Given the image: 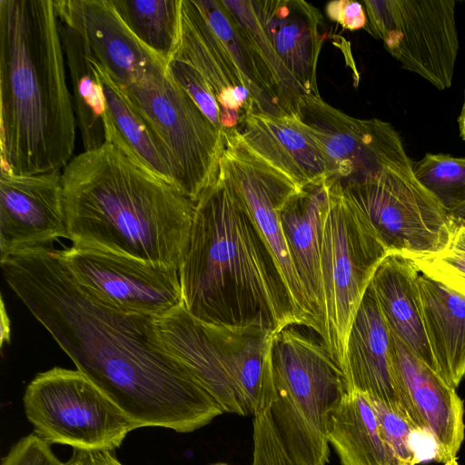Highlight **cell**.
Masks as SVG:
<instances>
[{
  "mask_svg": "<svg viewBox=\"0 0 465 465\" xmlns=\"http://www.w3.org/2000/svg\"><path fill=\"white\" fill-rule=\"evenodd\" d=\"M453 0H365V30L401 66L439 90L451 86L459 51Z\"/></svg>",
  "mask_w": 465,
  "mask_h": 465,
  "instance_id": "obj_11",
  "label": "cell"
},
{
  "mask_svg": "<svg viewBox=\"0 0 465 465\" xmlns=\"http://www.w3.org/2000/svg\"><path fill=\"white\" fill-rule=\"evenodd\" d=\"M1 465H64L53 452L51 444L35 432L15 442Z\"/></svg>",
  "mask_w": 465,
  "mask_h": 465,
  "instance_id": "obj_36",
  "label": "cell"
},
{
  "mask_svg": "<svg viewBox=\"0 0 465 465\" xmlns=\"http://www.w3.org/2000/svg\"><path fill=\"white\" fill-rule=\"evenodd\" d=\"M138 41L164 62L178 40L180 0H112Z\"/></svg>",
  "mask_w": 465,
  "mask_h": 465,
  "instance_id": "obj_30",
  "label": "cell"
},
{
  "mask_svg": "<svg viewBox=\"0 0 465 465\" xmlns=\"http://www.w3.org/2000/svg\"><path fill=\"white\" fill-rule=\"evenodd\" d=\"M0 312V344L1 347H3L5 342L9 343L10 341V320L5 310L3 298H1Z\"/></svg>",
  "mask_w": 465,
  "mask_h": 465,
  "instance_id": "obj_39",
  "label": "cell"
},
{
  "mask_svg": "<svg viewBox=\"0 0 465 465\" xmlns=\"http://www.w3.org/2000/svg\"><path fill=\"white\" fill-rule=\"evenodd\" d=\"M448 213L452 224L465 225V202Z\"/></svg>",
  "mask_w": 465,
  "mask_h": 465,
  "instance_id": "obj_40",
  "label": "cell"
},
{
  "mask_svg": "<svg viewBox=\"0 0 465 465\" xmlns=\"http://www.w3.org/2000/svg\"><path fill=\"white\" fill-rule=\"evenodd\" d=\"M173 80L189 94L213 124L223 132L221 108L203 74L187 61L172 55L166 64Z\"/></svg>",
  "mask_w": 465,
  "mask_h": 465,
  "instance_id": "obj_34",
  "label": "cell"
},
{
  "mask_svg": "<svg viewBox=\"0 0 465 465\" xmlns=\"http://www.w3.org/2000/svg\"><path fill=\"white\" fill-rule=\"evenodd\" d=\"M23 404L37 436L73 450L113 451L139 429L77 369L39 372L27 385Z\"/></svg>",
  "mask_w": 465,
  "mask_h": 465,
  "instance_id": "obj_9",
  "label": "cell"
},
{
  "mask_svg": "<svg viewBox=\"0 0 465 465\" xmlns=\"http://www.w3.org/2000/svg\"><path fill=\"white\" fill-rule=\"evenodd\" d=\"M418 287L436 371L457 389L465 377V298L424 274Z\"/></svg>",
  "mask_w": 465,
  "mask_h": 465,
  "instance_id": "obj_25",
  "label": "cell"
},
{
  "mask_svg": "<svg viewBox=\"0 0 465 465\" xmlns=\"http://www.w3.org/2000/svg\"><path fill=\"white\" fill-rule=\"evenodd\" d=\"M330 183L321 250V339L342 371L352 321L377 267L390 252L341 185Z\"/></svg>",
  "mask_w": 465,
  "mask_h": 465,
  "instance_id": "obj_8",
  "label": "cell"
},
{
  "mask_svg": "<svg viewBox=\"0 0 465 465\" xmlns=\"http://www.w3.org/2000/svg\"><path fill=\"white\" fill-rule=\"evenodd\" d=\"M327 438L341 465H406L383 436L366 394L342 395L330 415Z\"/></svg>",
  "mask_w": 465,
  "mask_h": 465,
  "instance_id": "obj_26",
  "label": "cell"
},
{
  "mask_svg": "<svg viewBox=\"0 0 465 465\" xmlns=\"http://www.w3.org/2000/svg\"><path fill=\"white\" fill-rule=\"evenodd\" d=\"M292 324L275 332L272 417L297 465H328L330 415L346 392L341 370L320 337Z\"/></svg>",
  "mask_w": 465,
  "mask_h": 465,
  "instance_id": "obj_6",
  "label": "cell"
},
{
  "mask_svg": "<svg viewBox=\"0 0 465 465\" xmlns=\"http://www.w3.org/2000/svg\"><path fill=\"white\" fill-rule=\"evenodd\" d=\"M64 465H124L113 451L73 450Z\"/></svg>",
  "mask_w": 465,
  "mask_h": 465,
  "instance_id": "obj_38",
  "label": "cell"
},
{
  "mask_svg": "<svg viewBox=\"0 0 465 465\" xmlns=\"http://www.w3.org/2000/svg\"><path fill=\"white\" fill-rule=\"evenodd\" d=\"M451 225L450 239L440 252L412 261L419 272L465 298V225Z\"/></svg>",
  "mask_w": 465,
  "mask_h": 465,
  "instance_id": "obj_32",
  "label": "cell"
},
{
  "mask_svg": "<svg viewBox=\"0 0 465 465\" xmlns=\"http://www.w3.org/2000/svg\"><path fill=\"white\" fill-rule=\"evenodd\" d=\"M417 181L450 212L465 202V158L426 153L412 162Z\"/></svg>",
  "mask_w": 465,
  "mask_h": 465,
  "instance_id": "obj_31",
  "label": "cell"
},
{
  "mask_svg": "<svg viewBox=\"0 0 465 465\" xmlns=\"http://www.w3.org/2000/svg\"><path fill=\"white\" fill-rule=\"evenodd\" d=\"M297 115L319 143L327 180L341 187L412 163L390 123L350 116L310 94L301 99Z\"/></svg>",
  "mask_w": 465,
  "mask_h": 465,
  "instance_id": "obj_13",
  "label": "cell"
},
{
  "mask_svg": "<svg viewBox=\"0 0 465 465\" xmlns=\"http://www.w3.org/2000/svg\"><path fill=\"white\" fill-rule=\"evenodd\" d=\"M160 58L124 87L173 173L175 187L193 203L219 174L223 132L199 109Z\"/></svg>",
  "mask_w": 465,
  "mask_h": 465,
  "instance_id": "obj_7",
  "label": "cell"
},
{
  "mask_svg": "<svg viewBox=\"0 0 465 465\" xmlns=\"http://www.w3.org/2000/svg\"><path fill=\"white\" fill-rule=\"evenodd\" d=\"M94 66L104 87L114 126L109 143L175 187L173 173L164 153L124 88L95 58Z\"/></svg>",
  "mask_w": 465,
  "mask_h": 465,
  "instance_id": "obj_27",
  "label": "cell"
},
{
  "mask_svg": "<svg viewBox=\"0 0 465 465\" xmlns=\"http://www.w3.org/2000/svg\"><path fill=\"white\" fill-rule=\"evenodd\" d=\"M275 331L249 324L232 326L200 321L180 306L153 318L152 339L221 406L224 413L253 415L271 378Z\"/></svg>",
  "mask_w": 465,
  "mask_h": 465,
  "instance_id": "obj_5",
  "label": "cell"
},
{
  "mask_svg": "<svg viewBox=\"0 0 465 465\" xmlns=\"http://www.w3.org/2000/svg\"><path fill=\"white\" fill-rule=\"evenodd\" d=\"M58 252L85 292L124 313L159 318L183 305L176 268L73 245Z\"/></svg>",
  "mask_w": 465,
  "mask_h": 465,
  "instance_id": "obj_14",
  "label": "cell"
},
{
  "mask_svg": "<svg viewBox=\"0 0 465 465\" xmlns=\"http://www.w3.org/2000/svg\"><path fill=\"white\" fill-rule=\"evenodd\" d=\"M341 189L390 253L421 258L440 252L450 239L449 213L417 181L412 163Z\"/></svg>",
  "mask_w": 465,
  "mask_h": 465,
  "instance_id": "obj_10",
  "label": "cell"
},
{
  "mask_svg": "<svg viewBox=\"0 0 465 465\" xmlns=\"http://www.w3.org/2000/svg\"><path fill=\"white\" fill-rule=\"evenodd\" d=\"M179 277L183 305L200 321L259 324L275 332L304 326L272 255L220 169L194 203Z\"/></svg>",
  "mask_w": 465,
  "mask_h": 465,
  "instance_id": "obj_4",
  "label": "cell"
},
{
  "mask_svg": "<svg viewBox=\"0 0 465 465\" xmlns=\"http://www.w3.org/2000/svg\"><path fill=\"white\" fill-rule=\"evenodd\" d=\"M276 53L306 94L320 96L317 64L322 47V15L303 0H252Z\"/></svg>",
  "mask_w": 465,
  "mask_h": 465,
  "instance_id": "obj_22",
  "label": "cell"
},
{
  "mask_svg": "<svg viewBox=\"0 0 465 465\" xmlns=\"http://www.w3.org/2000/svg\"><path fill=\"white\" fill-rule=\"evenodd\" d=\"M273 393L272 386L262 389L252 415V465H297L287 451L272 417Z\"/></svg>",
  "mask_w": 465,
  "mask_h": 465,
  "instance_id": "obj_33",
  "label": "cell"
},
{
  "mask_svg": "<svg viewBox=\"0 0 465 465\" xmlns=\"http://www.w3.org/2000/svg\"><path fill=\"white\" fill-rule=\"evenodd\" d=\"M371 401L383 436L395 454L406 465H418L422 459L414 444V436L420 432L398 411L379 401Z\"/></svg>",
  "mask_w": 465,
  "mask_h": 465,
  "instance_id": "obj_35",
  "label": "cell"
},
{
  "mask_svg": "<svg viewBox=\"0 0 465 465\" xmlns=\"http://www.w3.org/2000/svg\"><path fill=\"white\" fill-rule=\"evenodd\" d=\"M3 276L33 316L138 428L187 433L223 414L217 401L153 341V317L124 313L85 292L58 249L0 258Z\"/></svg>",
  "mask_w": 465,
  "mask_h": 465,
  "instance_id": "obj_1",
  "label": "cell"
},
{
  "mask_svg": "<svg viewBox=\"0 0 465 465\" xmlns=\"http://www.w3.org/2000/svg\"><path fill=\"white\" fill-rule=\"evenodd\" d=\"M54 0H0V170H63L76 119Z\"/></svg>",
  "mask_w": 465,
  "mask_h": 465,
  "instance_id": "obj_3",
  "label": "cell"
},
{
  "mask_svg": "<svg viewBox=\"0 0 465 465\" xmlns=\"http://www.w3.org/2000/svg\"><path fill=\"white\" fill-rule=\"evenodd\" d=\"M330 187L328 180L303 185L279 209L288 250L312 309L320 338L323 307L321 250L330 205Z\"/></svg>",
  "mask_w": 465,
  "mask_h": 465,
  "instance_id": "obj_20",
  "label": "cell"
},
{
  "mask_svg": "<svg viewBox=\"0 0 465 465\" xmlns=\"http://www.w3.org/2000/svg\"><path fill=\"white\" fill-rule=\"evenodd\" d=\"M68 239L62 170L17 175L0 170V258Z\"/></svg>",
  "mask_w": 465,
  "mask_h": 465,
  "instance_id": "obj_16",
  "label": "cell"
},
{
  "mask_svg": "<svg viewBox=\"0 0 465 465\" xmlns=\"http://www.w3.org/2000/svg\"><path fill=\"white\" fill-rule=\"evenodd\" d=\"M325 13L329 19L350 31L364 29L367 23L364 7L355 1L329 2L325 6Z\"/></svg>",
  "mask_w": 465,
  "mask_h": 465,
  "instance_id": "obj_37",
  "label": "cell"
},
{
  "mask_svg": "<svg viewBox=\"0 0 465 465\" xmlns=\"http://www.w3.org/2000/svg\"><path fill=\"white\" fill-rule=\"evenodd\" d=\"M68 240L179 270L194 203L111 143L74 155L62 170Z\"/></svg>",
  "mask_w": 465,
  "mask_h": 465,
  "instance_id": "obj_2",
  "label": "cell"
},
{
  "mask_svg": "<svg viewBox=\"0 0 465 465\" xmlns=\"http://www.w3.org/2000/svg\"><path fill=\"white\" fill-rule=\"evenodd\" d=\"M254 50L262 73L286 114H297L307 95L273 48L254 11L252 0H221Z\"/></svg>",
  "mask_w": 465,
  "mask_h": 465,
  "instance_id": "obj_29",
  "label": "cell"
},
{
  "mask_svg": "<svg viewBox=\"0 0 465 465\" xmlns=\"http://www.w3.org/2000/svg\"><path fill=\"white\" fill-rule=\"evenodd\" d=\"M390 333L395 388L407 420L431 440L435 461L460 465L459 452L465 438L463 401L456 389Z\"/></svg>",
  "mask_w": 465,
  "mask_h": 465,
  "instance_id": "obj_15",
  "label": "cell"
},
{
  "mask_svg": "<svg viewBox=\"0 0 465 465\" xmlns=\"http://www.w3.org/2000/svg\"><path fill=\"white\" fill-rule=\"evenodd\" d=\"M210 465H232V464H229V463H226V462H215V463H213V464H210Z\"/></svg>",
  "mask_w": 465,
  "mask_h": 465,
  "instance_id": "obj_42",
  "label": "cell"
},
{
  "mask_svg": "<svg viewBox=\"0 0 465 465\" xmlns=\"http://www.w3.org/2000/svg\"><path fill=\"white\" fill-rule=\"evenodd\" d=\"M458 124H459L460 135L462 138V140L465 141V98H464V103H463V105L461 108V112H460L459 119H458Z\"/></svg>",
  "mask_w": 465,
  "mask_h": 465,
  "instance_id": "obj_41",
  "label": "cell"
},
{
  "mask_svg": "<svg viewBox=\"0 0 465 465\" xmlns=\"http://www.w3.org/2000/svg\"><path fill=\"white\" fill-rule=\"evenodd\" d=\"M172 55L190 63L205 78L220 105L223 130L238 127L253 111L250 94L227 50L194 0H180L178 40Z\"/></svg>",
  "mask_w": 465,
  "mask_h": 465,
  "instance_id": "obj_17",
  "label": "cell"
},
{
  "mask_svg": "<svg viewBox=\"0 0 465 465\" xmlns=\"http://www.w3.org/2000/svg\"><path fill=\"white\" fill-rule=\"evenodd\" d=\"M57 20L84 151L96 149L110 142L114 126L94 66L95 57L79 29L58 17Z\"/></svg>",
  "mask_w": 465,
  "mask_h": 465,
  "instance_id": "obj_24",
  "label": "cell"
},
{
  "mask_svg": "<svg viewBox=\"0 0 465 465\" xmlns=\"http://www.w3.org/2000/svg\"><path fill=\"white\" fill-rule=\"evenodd\" d=\"M219 169L242 198L257 231L272 255L292 304L305 327L319 336V327L295 272L283 234L279 209L300 187L258 155L237 128L223 131Z\"/></svg>",
  "mask_w": 465,
  "mask_h": 465,
  "instance_id": "obj_12",
  "label": "cell"
},
{
  "mask_svg": "<svg viewBox=\"0 0 465 465\" xmlns=\"http://www.w3.org/2000/svg\"><path fill=\"white\" fill-rule=\"evenodd\" d=\"M54 5L56 16L84 34L97 62L121 86L160 58L133 35L112 0H54Z\"/></svg>",
  "mask_w": 465,
  "mask_h": 465,
  "instance_id": "obj_19",
  "label": "cell"
},
{
  "mask_svg": "<svg viewBox=\"0 0 465 465\" xmlns=\"http://www.w3.org/2000/svg\"><path fill=\"white\" fill-rule=\"evenodd\" d=\"M213 33L227 50L244 87L250 94L253 111L286 114L270 88L254 50L221 0H194Z\"/></svg>",
  "mask_w": 465,
  "mask_h": 465,
  "instance_id": "obj_28",
  "label": "cell"
},
{
  "mask_svg": "<svg viewBox=\"0 0 465 465\" xmlns=\"http://www.w3.org/2000/svg\"><path fill=\"white\" fill-rule=\"evenodd\" d=\"M419 275L412 260L389 253L377 267L371 284L390 331L436 371L424 326Z\"/></svg>",
  "mask_w": 465,
  "mask_h": 465,
  "instance_id": "obj_23",
  "label": "cell"
},
{
  "mask_svg": "<svg viewBox=\"0 0 465 465\" xmlns=\"http://www.w3.org/2000/svg\"><path fill=\"white\" fill-rule=\"evenodd\" d=\"M246 143L299 187L327 180L322 150L297 114L247 113L237 127Z\"/></svg>",
  "mask_w": 465,
  "mask_h": 465,
  "instance_id": "obj_21",
  "label": "cell"
},
{
  "mask_svg": "<svg viewBox=\"0 0 465 465\" xmlns=\"http://www.w3.org/2000/svg\"><path fill=\"white\" fill-rule=\"evenodd\" d=\"M342 373L346 391L366 394L406 419L392 373L390 330L371 282L350 328Z\"/></svg>",
  "mask_w": 465,
  "mask_h": 465,
  "instance_id": "obj_18",
  "label": "cell"
}]
</instances>
